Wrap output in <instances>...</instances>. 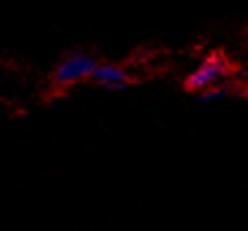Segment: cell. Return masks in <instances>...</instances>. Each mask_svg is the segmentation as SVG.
Listing matches in <instances>:
<instances>
[{"mask_svg": "<svg viewBox=\"0 0 248 231\" xmlns=\"http://www.w3.org/2000/svg\"><path fill=\"white\" fill-rule=\"evenodd\" d=\"M233 74H235L233 61L229 59L225 52L214 50L197 65V69H194L192 74L186 76L184 89L188 91V93H201V91L207 89V86L231 80Z\"/></svg>", "mask_w": 248, "mask_h": 231, "instance_id": "6da1fadb", "label": "cell"}, {"mask_svg": "<svg viewBox=\"0 0 248 231\" xmlns=\"http://www.w3.org/2000/svg\"><path fill=\"white\" fill-rule=\"evenodd\" d=\"M99 61L95 59V54H91L87 50H71L63 59L56 63L54 71L50 76L52 89L59 91H67L76 84H82L91 80V74H93L95 65Z\"/></svg>", "mask_w": 248, "mask_h": 231, "instance_id": "7a4b0ae2", "label": "cell"}, {"mask_svg": "<svg viewBox=\"0 0 248 231\" xmlns=\"http://www.w3.org/2000/svg\"><path fill=\"white\" fill-rule=\"evenodd\" d=\"M91 82L102 86L106 91H125L136 84V78L125 65L119 63H102L99 61L95 65L93 74H91Z\"/></svg>", "mask_w": 248, "mask_h": 231, "instance_id": "3957f363", "label": "cell"}, {"mask_svg": "<svg viewBox=\"0 0 248 231\" xmlns=\"http://www.w3.org/2000/svg\"><path fill=\"white\" fill-rule=\"evenodd\" d=\"M233 93H235V89H233V82H231V80H227V82H218V84H214V86H207V89H203L201 93H197V99L201 104H212V102H218V99L231 98Z\"/></svg>", "mask_w": 248, "mask_h": 231, "instance_id": "277c9868", "label": "cell"}]
</instances>
